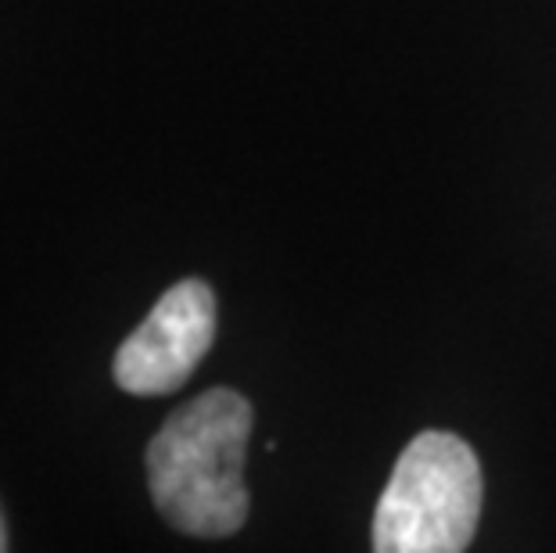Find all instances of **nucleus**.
Wrapping results in <instances>:
<instances>
[{
    "label": "nucleus",
    "mask_w": 556,
    "mask_h": 553,
    "mask_svg": "<svg viewBox=\"0 0 556 553\" xmlns=\"http://www.w3.org/2000/svg\"><path fill=\"white\" fill-rule=\"evenodd\" d=\"M252 406L233 388L184 403L148 445V489L176 532L233 536L248 521L244 450Z\"/></svg>",
    "instance_id": "1"
},
{
    "label": "nucleus",
    "mask_w": 556,
    "mask_h": 553,
    "mask_svg": "<svg viewBox=\"0 0 556 553\" xmlns=\"http://www.w3.org/2000/svg\"><path fill=\"white\" fill-rule=\"evenodd\" d=\"M8 550V528H4V517H0V553Z\"/></svg>",
    "instance_id": "4"
},
{
    "label": "nucleus",
    "mask_w": 556,
    "mask_h": 553,
    "mask_svg": "<svg viewBox=\"0 0 556 553\" xmlns=\"http://www.w3.org/2000/svg\"><path fill=\"white\" fill-rule=\"evenodd\" d=\"M481 464L448 431L417 435L388 478L374 514L377 553H459L481 517Z\"/></svg>",
    "instance_id": "2"
},
{
    "label": "nucleus",
    "mask_w": 556,
    "mask_h": 553,
    "mask_svg": "<svg viewBox=\"0 0 556 553\" xmlns=\"http://www.w3.org/2000/svg\"><path fill=\"white\" fill-rule=\"evenodd\" d=\"M216 338V296L205 280H180L115 352V385L129 395H169L205 360Z\"/></svg>",
    "instance_id": "3"
}]
</instances>
